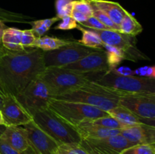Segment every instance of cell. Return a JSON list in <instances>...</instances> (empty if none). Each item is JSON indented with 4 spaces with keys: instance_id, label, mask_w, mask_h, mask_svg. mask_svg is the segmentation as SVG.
Wrapping results in <instances>:
<instances>
[{
    "instance_id": "1",
    "label": "cell",
    "mask_w": 155,
    "mask_h": 154,
    "mask_svg": "<svg viewBox=\"0 0 155 154\" xmlns=\"http://www.w3.org/2000/svg\"><path fill=\"white\" fill-rule=\"evenodd\" d=\"M45 69L42 50L28 48L11 51L5 48L0 57V89L18 97Z\"/></svg>"
},
{
    "instance_id": "2",
    "label": "cell",
    "mask_w": 155,
    "mask_h": 154,
    "mask_svg": "<svg viewBox=\"0 0 155 154\" xmlns=\"http://www.w3.org/2000/svg\"><path fill=\"white\" fill-rule=\"evenodd\" d=\"M126 94L92 81L53 99L83 103L109 112L119 105L120 98Z\"/></svg>"
},
{
    "instance_id": "3",
    "label": "cell",
    "mask_w": 155,
    "mask_h": 154,
    "mask_svg": "<svg viewBox=\"0 0 155 154\" xmlns=\"http://www.w3.org/2000/svg\"><path fill=\"white\" fill-rule=\"evenodd\" d=\"M27 111L31 115L33 122L60 145L81 142L82 137L76 127L48 107Z\"/></svg>"
},
{
    "instance_id": "4",
    "label": "cell",
    "mask_w": 155,
    "mask_h": 154,
    "mask_svg": "<svg viewBox=\"0 0 155 154\" xmlns=\"http://www.w3.org/2000/svg\"><path fill=\"white\" fill-rule=\"evenodd\" d=\"M100 73H82L63 67H48L39 76L47 85L52 98H55L93 81Z\"/></svg>"
},
{
    "instance_id": "5",
    "label": "cell",
    "mask_w": 155,
    "mask_h": 154,
    "mask_svg": "<svg viewBox=\"0 0 155 154\" xmlns=\"http://www.w3.org/2000/svg\"><path fill=\"white\" fill-rule=\"evenodd\" d=\"M92 82L124 93H155V79L122 75L113 70L101 72Z\"/></svg>"
},
{
    "instance_id": "6",
    "label": "cell",
    "mask_w": 155,
    "mask_h": 154,
    "mask_svg": "<svg viewBox=\"0 0 155 154\" xmlns=\"http://www.w3.org/2000/svg\"><path fill=\"white\" fill-rule=\"evenodd\" d=\"M48 107L74 127L86 121H92L110 115L108 112L89 104L53 98Z\"/></svg>"
},
{
    "instance_id": "7",
    "label": "cell",
    "mask_w": 155,
    "mask_h": 154,
    "mask_svg": "<svg viewBox=\"0 0 155 154\" xmlns=\"http://www.w3.org/2000/svg\"><path fill=\"white\" fill-rule=\"evenodd\" d=\"M92 30L95 31L98 35L100 39L104 44L115 47L120 50L124 54V60H129L133 62H137L138 60H150L148 56L145 55L137 48V39L136 36L124 34L116 30Z\"/></svg>"
},
{
    "instance_id": "8",
    "label": "cell",
    "mask_w": 155,
    "mask_h": 154,
    "mask_svg": "<svg viewBox=\"0 0 155 154\" xmlns=\"http://www.w3.org/2000/svg\"><path fill=\"white\" fill-rule=\"evenodd\" d=\"M99 49L89 48L74 40L69 45L52 51H43V60L45 68L62 67L74 63L85 56Z\"/></svg>"
},
{
    "instance_id": "9",
    "label": "cell",
    "mask_w": 155,
    "mask_h": 154,
    "mask_svg": "<svg viewBox=\"0 0 155 154\" xmlns=\"http://www.w3.org/2000/svg\"><path fill=\"white\" fill-rule=\"evenodd\" d=\"M16 98L26 110H29L48 107L52 97L45 82L38 76Z\"/></svg>"
},
{
    "instance_id": "10",
    "label": "cell",
    "mask_w": 155,
    "mask_h": 154,
    "mask_svg": "<svg viewBox=\"0 0 155 154\" xmlns=\"http://www.w3.org/2000/svg\"><path fill=\"white\" fill-rule=\"evenodd\" d=\"M89 154H120L134 146L121 134L98 139H82L80 143Z\"/></svg>"
},
{
    "instance_id": "11",
    "label": "cell",
    "mask_w": 155,
    "mask_h": 154,
    "mask_svg": "<svg viewBox=\"0 0 155 154\" xmlns=\"http://www.w3.org/2000/svg\"><path fill=\"white\" fill-rule=\"evenodd\" d=\"M119 104L141 118H155V93H127Z\"/></svg>"
},
{
    "instance_id": "12",
    "label": "cell",
    "mask_w": 155,
    "mask_h": 154,
    "mask_svg": "<svg viewBox=\"0 0 155 154\" xmlns=\"http://www.w3.org/2000/svg\"><path fill=\"white\" fill-rule=\"evenodd\" d=\"M5 125L7 126H23L33 121L31 115L18 101L16 97L4 94L1 110Z\"/></svg>"
},
{
    "instance_id": "13",
    "label": "cell",
    "mask_w": 155,
    "mask_h": 154,
    "mask_svg": "<svg viewBox=\"0 0 155 154\" xmlns=\"http://www.w3.org/2000/svg\"><path fill=\"white\" fill-rule=\"evenodd\" d=\"M30 147L38 154H58L59 143L33 121L23 125Z\"/></svg>"
},
{
    "instance_id": "14",
    "label": "cell",
    "mask_w": 155,
    "mask_h": 154,
    "mask_svg": "<svg viewBox=\"0 0 155 154\" xmlns=\"http://www.w3.org/2000/svg\"><path fill=\"white\" fill-rule=\"evenodd\" d=\"M63 68L82 73H98L110 71L107 60V53L104 49H99L70 63Z\"/></svg>"
},
{
    "instance_id": "15",
    "label": "cell",
    "mask_w": 155,
    "mask_h": 154,
    "mask_svg": "<svg viewBox=\"0 0 155 154\" xmlns=\"http://www.w3.org/2000/svg\"><path fill=\"white\" fill-rule=\"evenodd\" d=\"M120 134L134 145H155V128L145 124L127 127L121 129Z\"/></svg>"
},
{
    "instance_id": "16",
    "label": "cell",
    "mask_w": 155,
    "mask_h": 154,
    "mask_svg": "<svg viewBox=\"0 0 155 154\" xmlns=\"http://www.w3.org/2000/svg\"><path fill=\"white\" fill-rule=\"evenodd\" d=\"M82 139H98L120 134L121 129H111L99 126L91 121H86L76 126Z\"/></svg>"
},
{
    "instance_id": "17",
    "label": "cell",
    "mask_w": 155,
    "mask_h": 154,
    "mask_svg": "<svg viewBox=\"0 0 155 154\" xmlns=\"http://www.w3.org/2000/svg\"><path fill=\"white\" fill-rule=\"evenodd\" d=\"M0 138L20 152H24L30 146L25 130L22 126H7Z\"/></svg>"
},
{
    "instance_id": "18",
    "label": "cell",
    "mask_w": 155,
    "mask_h": 154,
    "mask_svg": "<svg viewBox=\"0 0 155 154\" xmlns=\"http://www.w3.org/2000/svg\"><path fill=\"white\" fill-rule=\"evenodd\" d=\"M92 8L104 12L114 24L120 26L127 11L119 3L107 0H89Z\"/></svg>"
},
{
    "instance_id": "19",
    "label": "cell",
    "mask_w": 155,
    "mask_h": 154,
    "mask_svg": "<svg viewBox=\"0 0 155 154\" xmlns=\"http://www.w3.org/2000/svg\"><path fill=\"white\" fill-rule=\"evenodd\" d=\"M22 30L13 27H6L1 36V43L8 51H20L26 49L21 45V38Z\"/></svg>"
},
{
    "instance_id": "20",
    "label": "cell",
    "mask_w": 155,
    "mask_h": 154,
    "mask_svg": "<svg viewBox=\"0 0 155 154\" xmlns=\"http://www.w3.org/2000/svg\"><path fill=\"white\" fill-rule=\"evenodd\" d=\"M108 113L112 117L124 124L126 127L133 126V125L142 124V122L139 120V116H136L127 108L121 106L120 104L110 110Z\"/></svg>"
},
{
    "instance_id": "21",
    "label": "cell",
    "mask_w": 155,
    "mask_h": 154,
    "mask_svg": "<svg viewBox=\"0 0 155 154\" xmlns=\"http://www.w3.org/2000/svg\"><path fill=\"white\" fill-rule=\"evenodd\" d=\"M72 42V40L60 39V38L51 37L48 36H43L36 38L33 48H37L43 51H52L58 49L65 45H69Z\"/></svg>"
},
{
    "instance_id": "22",
    "label": "cell",
    "mask_w": 155,
    "mask_h": 154,
    "mask_svg": "<svg viewBox=\"0 0 155 154\" xmlns=\"http://www.w3.org/2000/svg\"><path fill=\"white\" fill-rule=\"evenodd\" d=\"M77 30L82 33V38L78 42L82 45L96 49H104V42L95 31L89 29H85L80 25H77Z\"/></svg>"
},
{
    "instance_id": "23",
    "label": "cell",
    "mask_w": 155,
    "mask_h": 154,
    "mask_svg": "<svg viewBox=\"0 0 155 154\" xmlns=\"http://www.w3.org/2000/svg\"><path fill=\"white\" fill-rule=\"evenodd\" d=\"M142 30L143 27L140 23L131 14L127 11L120 24V32L132 36H136L140 34Z\"/></svg>"
},
{
    "instance_id": "24",
    "label": "cell",
    "mask_w": 155,
    "mask_h": 154,
    "mask_svg": "<svg viewBox=\"0 0 155 154\" xmlns=\"http://www.w3.org/2000/svg\"><path fill=\"white\" fill-rule=\"evenodd\" d=\"M58 21H60V18H58V17H54V18H48V19L39 20V21H33V22H29L28 24L32 26L31 30H33L36 37L39 38L43 36V35L50 30L51 26Z\"/></svg>"
},
{
    "instance_id": "25",
    "label": "cell",
    "mask_w": 155,
    "mask_h": 154,
    "mask_svg": "<svg viewBox=\"0 0 155 154\" xmlns=\"http://www.w3.org/2000/svg\"><path fill=\"white\" fill-rule=\"evenodd\" d=\"M104 49L107 53V60L110 70L116 69L117 66L124 60V54L120 50L115 47L104 43Z\"/></svg>"
},
{
    "instance_id": "26",
    "label": "cell",
    "mask_w": 155,
    "mask_h": 154,
    "mask_svg": "<svg viewBox=\"0 0 155 154\" xmlns=\"http://www.w3.org/2000/svg\"><path fill=\"white\" fill-rule=\"evenodd\" d=\"M92 123L98 125L99 126L104 127L107 128H111V129H124V128H127L124 124L120 122L119 121L117 120L111 116H104V117L98 118L96 119L91 121Z\"/></svg>"
},
{
    "instance_id": "27",
    "label": "cell",
    "mask_w": 155,
    "mask_h": 154,
    "mask_svg": "<svg viewBox=\"0 0 155 154\" xmlns=\"http://www.w3.org/2000/svg\"><path fill=\"white\" fill-rule=\"evenodd\" d=\"M74 0H56L55 8L57 16L60 20L66 16H71Z\"/></svg>"
},
{
    "instance_id": "28",
    "label": "cell",
    "mask_w": 155,
    "mask_h": 154,
    "mask_svg": "<svg viewBox=\"0 0 155 154\" xmlns=\"http://www.w3.org/2000/svg\"><path fill=\"white\" fill-rule=\"evenodd\" d=\"M120 154H155V145L136 144L124 149Z\"/></svg>"
},
{
    "instance_id": "29",
    "label": "cell",
    "mask_w": 155,
    "mask_h": 154,
    "mask_svg": "<svg viewBox=\"0 0 155 154\" xmlns=\"http://www.w3.org/2000/svg\"><path fill=\"white\" fill-rule=\"evenodd\" d=\"M58 154H89L80 143L59 145Z\"/></svg>"
},
{
    "instance_id": "30",
    "label": "cell",
    "mask_w": 155,
    "mask_h": 154,
    "mask_svg": "<svg viewBox=\"0 0 155 154\" xmlns=\"http://www.w3.org/2000/svg\"><path fill=\"white\" fill-rule=\"evenodd\" d=\"M93 9V12H92V16L95 17V18L98 20L101 24H104L105 27L108 28V30H116V31H120V26L117 24H114L104 12L98 10L96 8Z\"/></svg>"
},
{
    "instance_id": "31",
    "label": "cell",
    "mask_w": 155,
    "mask_h": 154,
    "mask_svg": "<svg viewBox=\"0 0 155 154\" xmlns=\"http://www.w3.org/2000/svg\"><path fill=\"white\" fill-rule=\"evenodd\" d=\"M73 10L84 14L88 17H92L93 12V9L89 0H74Z\"/></svg>"
},
{
    "instance_id": "32",
    "label": "cell",
    "mask_w": 155,
    "mask_h": 154,
    "mask_svg": "<svg viewBox=\"0 0 155 154\" xmlns=\"http://www.w3.org/2000/svg\"><path fill=\"white\" fill-rule=\"evenodd\" d=\"M36 39V36L34 35L31 29L22 30V32H21V44L24 48H33V45Z\"/></svg>"
},
{
    "instance_id": "33",
    "label": "cell",
    "mask_w": 155,
    "mask_h": 154,
    "mask_svg": "<svg viewBox=\"0 0 155 154\" xmlns=\"http://www.w3.org/2000/svg\"><path fill=\"white\" fill-rule=\"evenodd\" d=\"M80 26H83V27L86 28H89V30H108L107 27L101 24L97 18L95 17L92 16L90 18H88L86 21H83V22L80 23Z\"/></svg>"
},
{
    "instance_id": "34",
    "label": "cell",
    "mask_w": 155,
    "mask_h": 154,
    "mask_svg": "<svg viewBox=\"0 0 155 154\" xmlns=\"http://www.w3.org/2000/svg\"><path fill=\"white\" fill-rule=\"evenodd\" d=\"M61 21L54 27L55 30H71L77 29V22L71 16H66L61 18Z\"/></svg>"
},
{
    "instance_id": "35",
    "label": "cell",
    "mask_w": 155,
    "mask_h": 154,
    "mask_svg": "<svg viewBox=\"0 0 155 154\" xmlns=\"http://www.w3.org/2000/svg\"><path fill=\"white\" fill-rule=\"evenodd\" d=\"M134 72L138 76L155 79V66L139 67L136 69V70H134Z\"/></svg>"
},
{
    "instance_id": "36",
    "label": "cell",
    "mask_w": 155,
    "mask_h": 154,
    "mask_svg": "<svg viewBox=\"0 0 155 154\" xmlns=\"http://www.w3.org/2000/svg\"><path fill=\"white\" fill-rule=\"evenodd\" d=\"M0 154H23L12 148L5 140L0 138Z\"/></svg>"
},
{
    "instance_id": "37",
    "label": "cell",
    "mask_w": 155,
    "mask_h": 154,
    "mask_svg": "<svg viewBox=\"0 0 155 154\" xmlns=\"http://www.w3.org/2000/svg\"><path fill=\"white\" fill-rule=\"evenodd\" d=\"M71 16L72 17V18H74V19L75 20L77 23H79V24L81 22H83V21H86L88 18H90V17L86 16V15L84 14H82V13H80V12L77 11H75V10L72 11V12H71Z\"/></svg>"
},
{
    "instance_id": "38",
    "label": "cell",
    "mask_w": 155,
    "mask_h": 154,
    "mask_svg": "<svg viewBox=\"0 0 155 154\" xmlns=\"http://www.w3.org/2000/svg\"><path fill=\"white\" fill-rule=\"evenodd\" d=\"M113 71H114L115 72H117L119 75H135L134 70H132L131 69L128 67H125V66H123V67L120 68H116V69H113Z\"/></svg>"
},
{
    "instance_id": "39",
    "label": "cell",
    "mask_w": 155,
    "mask_h": 154,
    "mask_svg": "<svg viewBox=\"0 0 155 154\" xmlns=\"http://www.w3.org/2000/svg\"><path fill=\"white\" fill-rule=\"evenodd\" d=\"M139 118V120L142 122V124H145V125H149V126L154 127L155 128V118Z\"/></svg>"
},
{
    "instance_id": "40",
    "label": "cell",
    "mask_w": 155,
    "mask_h": 154,
    "mask_svg": "<svg viewBox=\"0 0 155 154\" xmlns=\"http://www.w3.org/2000/svg\"><path fill=\"white\" fill-rule=\"evenodd\" d=\"M5 28L6 27L5 25L4 22H3V21L1 20V18H0V42H1V36H2V32Z\"/></svg>"
},
{
    "instance_id": "41",
    "label": "cell",
    "mask_w": 155,
    "mask_h": 154,
    "mask_svg": "<svg viewBox=\"0 0 155 154\" xmlns=\"http://www.w3.org/2000/svg\"><path fill=\"white\" fill-rule=\"evenodd\" d=\"M6 128H7V125H5V124H0V137H2Z\"/></svg>"
},
{
    "instance_id": "42",
    "label": "cell",
    "mask_w": 155,
    "mask_h": 154,
    "mask_svg": "<svg viewBox=\"0 0 155 154\" xmlns=\"http://www.w3.org/2000/svg\"><path fill=\"white\" fill-rule=\"evenodd\" d=\"M23 154H38V153L36 152V151L33 150L30 146H29L28 149H27V150L24 151V152H23Z\"/></svg>"
},
{
    "instance_id": "43",
    "label": "cell",
    "mask_w": 155,
    "mask_h": 154,
    "mask_svg": "<svg viewBox=\"0 0 155 154\" xmlns=\"http://www.w3.org/2000/svg\"><path fill=\"white\" fill-rule=\"evenodd\" d=\"M3 95H4V93L1 91L0 89V110H1L2 105V101H3Z\"/></svg>"
},
{
    "instance_id": "44",
    "label": "cell",
    "mask_w": 155,
    "mask_h": 154,
    "mask_svg": "<svg viewBox=\"0 0 155 154\" xmlns=\"http://www.w3.org/2000/svg\"><path fill=\"white\" fill-rule=\"evenodd\" d=\"M4 51H5V48L2 46V45L1 42H0V57H1L2 54H3Z\"/></svg>"
},
{
    "instance_id": "45",
    "label": "cell",
    "mask_w": 155,
    "mask_h": 154,
    "mask_svg": "<svg viewBox=\"0 0 155 154\" xmlns=\"http://www.w3.org/2000/svg\"><path fill=\"white\" fill-rule=\"evenodd\" d=\"M0 124H4V122H3L2 119V116L1 112H0Z\"/></svg>"
}]
</instances>
